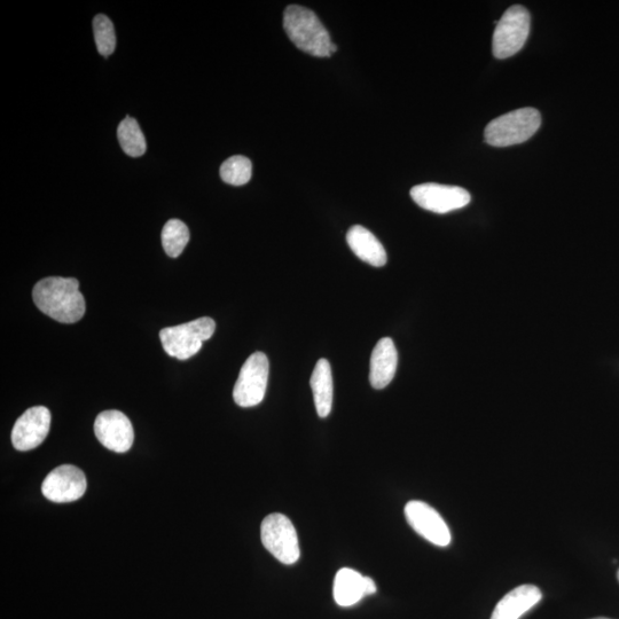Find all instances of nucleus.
Masks as SVG:
<instances>
[{"label":"nucleus","mask_w":619,"mask_h":619,"mask_svg":"<svg viewBox=\"0 0 619 619\" xmlns=\"http://www.w3.org/2000/svg\"><path fill=\"white\" fill-rule=\"evenodd\" d=\"M33 299L44 315L62 324H75L85 313V300L80 282L75 278L50 277L39 280Z\"/></svg>","instance_id":"f257e3e1"},{"label":"nucleus","mask_w":619,"mask_h":619,"mask_svg":"<svg viewBox=\"0 0 619 619\" xmlns=\"http://www.w3.org/2000/svg\"><path fill=\"white\" fill-rule=\"evenodd\" d=\"M284 28L291 41L313 57L329 58L331 36L317 15L303 6H288L284 14Z\"/></svg>","instance_id":"f03ea898"},{"label":"nucleus","mask_w":619,"mask_h":619,"mask_svg":"<svg viewBox=\"0 0 619 619\" xmlns=\"http://www.w3.org/2000/svg\"><path fill=\"white\" fill-rule=\"evenodd\" d=\"M542 125L536 108H521L497 117L485 128V141L491 146L508 147L526 143Z\"/></svg>","instance_id":"7ed1b4c3"},{"label":"nucleus","mask_w":619,"mask_h":619,"mask_svg":"<svg viewBox=\"0 0 619 619\" xmlns=\"http://www.w3.org/2000/svg\"><path fill=\"white\" fill-rule=\"evenodd\" d=\"M214 319L203 317L183 325L167 327L160 332L164 351L171 357L186 360L197 355L203 342L214 335Z\"/></svg>","instance_id":"20e7f679"},{"label":"nucleus","mask_w":619,"mask_h":619,"mask_svg":"<svg viewBox=\"0 0 619 619\" xmlns=\"http://www.w3.org/2000/svg\"><path fill=\"white\" fill-rule=\"evenodd\" d=\"M262 543L274 558L286 566L299 561L301 556L299 537L294 524L284 514L266 516L261 527Z\"/></svg>","instance_id":"39448f33"},{"label":"nucleus","mask_w":619,"mask_h":619,"mask_svg":"<svg viewBox=\"0 0 619 619\" xmlns=\"http://www.w3.org/2000/svg\"><path fill=\"white\" fill-rule=\"evenodd\" d=\"M530 14L523 6L509 7L497 22L492 51L497 59L511 58L521 51L530 34Z\"/></svg>","instance_id":"423d86ee"},{"label":"nucleus","mask_w":619,"mask_h":619,"mask_svg":"<svg viewBox=\"0 0 619 619\" xmlns=\"http://www.w3.org/2000/svg\"><path fill=\"white\" fill-rule=\"evenodd\" d=\"M269 359L263 352H255L242 366L233 389L234 402L240 407H254L263 402L268 388Z\"/></svg>","instance_id":"0eeeda50"},{"label":"nucleus","mask_w":619,"mask_h":619,"mask_svg":"<svg viewBox=\"0 0 619 619\" xmlns=\"http://www.w3.org/2000/svg\"><path fill=\"white\" fill-rule=\"evenodd\" d=\"M411 197L419 207L435 214H448L462 209L472 200L465 188L435 183L414 186Z\"/></svg>","instance_id":"6e6552de"},{"label":"nucleus","mask_w":619,"mask_h":619,"mask_svg":"<svg viewBox=\"0 0 619 619\" xmlns=\"http://www.w3.org/2000/svg\"><path fill=\"white\" fill-rule=\"evenodd\" d=\"M405 517L412 529L436 546L451 544V531L440 513L423 501L413 500L405 506Z\"/></svg>","instance_id":"1a4fd4ad"},{"label":"nucleus","mask_w":619,"mask_h":619,"mask_svg":"<svg viewBox=\"0 0 619 619\" xmlns=\"http://www.w3.org/2000/svg\"><path fill=\"white\" fill-rule=\"evenodd\" d=\"M88 488L85 474L80 468L62 465L45 477L42 493L52 503H73L84 496Z\"/></svg>","instance_id":"9d476101"},{"label":"nucleus","mask_w":619,"mask_h":619,"mask_svg":"<svg viewBox=\"0 0 619 619\" xmlns=\"http://www.w3.org/2000/svg\"><path fill=\"white\" fill-rule=\"evenodd\" d=\"M94 434L106 449L125 453L135 441L132 423L124 413L116 410L101 412L94 422Z\"/></svg>","instance_id":"9b49d317"},{"label":"nucleus","mask_w":619,"mask_h":619,"mask_svg":"<svg viewBox=\"0 0 619 619\" xmlns=\"http://www.w3.org/2000/svg\"><path fill=\"white\" fill-rule=\"evenodd\" d=\"M51 428V412L35 406L21 415L12 430V444L18 451H30L41 445Z\"/></svg>","instance_id":"f8f14e48"},{"label":"nucleus","mask_w":619,"mask_h":619,"mask_svg":"<svg viewBox=\"0 0 619 619\" xmlns=\"http://www.w3.org/2000/svg\"><path fill=\"white\" fill-rule=\"evenodd\" d=\"M543 599L535 585H522L507 593L493 610L491 619H520Z\"/></svg>","instance_id":"ddd939ff"},{"label":"nucleus","mask_w":619,"mask_h":619,"mask_svg":"<svg viewBox=\"0 0 619 619\" xmlns=\"http://www.w3.org/2000/svg\"><path fill=\"white\" fill-rule=\"evenodd\" d=\"M398 366V352L390 338L381 339L376 344L371 357V386L376 390L385 389L394 380Z\"/></svg>","instance_id":"4468645a"},{"label":"nucleus","mask_w":619,"mask_h":619,"mask_svg":"<svg viewBox=\"0 0 619 619\" xmlns=\"http://www.w3.org/2000/svg\"><path fill=\"white\" fill-rule=\"evenodd\" d=\"M348 245L363 262L381 268L387 264L385 247L375 235L364 226L355 225L347 233Z\"/></svg>","instance_id":"2eb2a0df"},{"label":"nucleus","mask_w":619,"mask_h":619,"mask_svg":"<svg viewBox=\"0 0 619 619\" xmlns=\"http://www.w3.org/2000/svg\"><path fill=\"white\" fill-rule=\"evenodd\" d=\"M310 385L319 417L327 418L332 412L334 397L332 368L327 359L318 360Z\"/></svg>","instance_id":"dca6fc26"},{"label":"nucleus","mask_w":619,"mask_h":619,"mask_svg":"<svg viewBox=\"0 0 619 619\" xmlns=\"http://www.w3.org/2000/svg\"><path fill=\"white\" fill-rule=\"evenodd\" d=\"M334 600L341 607L355 606L366 597L365 576L358 571L343 568L334 579Z\"/></svg>","instance_id":"f3484780"},{"label":"nucleus","mask_w":619,"mask_h":619,"mask_svg":"<svg viewBox=\"0 0 619 619\" xmlns=\"http://www.w3.org/2000/svg\"><path fill=\"white\" fill-rule=\"evenodd\" d=\"M117 138L125 154L131 158H140L146 153L147 145L143 131L138 122L128 116L123 120L117 129Z\"/></svg>","instance_id":"a211bd4d"},{"label":"nucleus","mask_w":619,"mask_h":619,"mask_svg":"<svg viewBox=\"0 0 619 619\" xmlns=\"http://www.w3.org/2000/svg\"><path fill=\"white\" fill-rule=\"evenodd\" d=\"M188 241H190V231L188 227L179 219H170L164 225L162 231V245L164 252L172 258H176L184 252Z\"/></svg>","instance_id":"6ab92c4d"},{"label":"nucleus","mask_w":619,"mask_h":619,"mask_svg":"<svg viewBox=\"0 0 619 619\" xmlns=\"http://www.w3.org/2000/svg\"><path fill=\"white\" fill-rule=\"evenodd\" d=\"M253 176V164L246 156L237 155L227 159L221 167V177L232 186L246 185Z\"/></svg>","instance_id":"aec40b11"},{"label":"nucleus","mask_w":619,"mask_h":619,"mask_svg":"<svg viewBox=\"0 0 619 619\" xmlns=\"http://www.w3.org/2000/svg\"><path fill=\"white\" fill-rule=\"evenodd\" d=\"M93 34L101 56L109 57L116 47V35L113 22L104 14L93 19Z\"/></svg>","instance_id":"412c9836"},{"label":"nucleus","mask_w":619,"mask_h":619,"mask_svg":"<svg viewBox=\"0 0 619 619\" xmlns=\"http://www.w3.org/2000/svg\"><path fill=\"white\" fill-rule=\"evenodd\" d=\"M376 592V585L372 578L365 577V594L371 595Z\"/></svg>","instance_id":"4be33fe9"},{"label":"nucleus","mask_w":619,"mask_h":619,"mask_svg":"<svg viewBox=\"0 0 619 619\" xmlns=\"http://www.w3.org/2000/svg\"><path fill=\"white\" fill-rule=\"evenodd\" d=\"M336 51H338V46H336L334 43H332V46H331V53L333 54V53H335Z\"/></svg>","instance_id":"5701e85b"},{"label":"nucleus","mask_w":619,"mask_h":619,"mask_svg":"<svg viewBox=\"0 0 619 619\" xmlns=\"http://www.w3.org/2000/svg\"><path fill=\"white\" fill-rule=\"evenodd\" d=\"M593 619H609V618L599 617V618H593Z\"/></svg>","instance_id":"b1692460"},{"label":"nucleus","mask_w":619,"mask_h":619,"mask_svg":"<svg viewBox=\"0 0 619 619\" xmlns=\"http://www.w3.org/2000/svg\"><path fill=\"white\" fill-rule=\"evenodd\" d=\"M617 578H618V582H619V570H618V573H617Z\"/></svg>","instance_id":"393cba45"}]
</instances>
